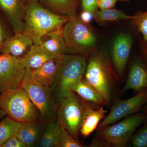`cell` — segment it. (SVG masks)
Masks as SVG:
<instances>
[{"mask_svg":"<svg viewBox=\"0 0 147 147\" xmlns=\"http://www.w3.org/2000/svg\"><path fill=\"white\" fill-rule=\"evenodd\" d=\"M70 18L50 11L37 2H30L25 9L22 33L31 38L33 44L39 45L43 36L62 28Z\"/></svg>","mask_w":147,"mask_h":147,"instance_id":"6da1fadb","label":"cell"},{"mask_svg":"<svg viewBox=\"0 0 147 147\" xmlns=\"http://www.w3.org/2000/svg\"><path fill=\"white\" fill-rule=\"evenodd\" d=\"M86 65L83 55L64 54L59 58L56 79L50 89L59 105L72 92L73 86L83 78Z\"/></svg>","mask_w":147,"mask_h":147,"instance_id":"7a4b0ae2","label":"cell"},{"mask_svg":"<svg viewBox=\"0 0 147 147\" xmlns=\"http://www.w3.org/2000/svg\"><path fill=\"white\" fill-rule=\"evenodd\" d=\"M84 75L86 81L99 93L108 105L117 78L108 55L102 52L93 54Z\"/></svg>","mask_w":147,"mask_h":147,"instance_id":"3957f363","label":"cell"},{"mask_svg":"<svg viewBox=\"0 0 147 147\" xmlns=\"http://www.w3.org/2000/svg\"><path fill=\"white\" fill-rule=\"evenodd\" d=\"M0 108L7 117L21 123L36 121L39 113L21 86L0 93Z\"/></svg>","mask_w":147,"mask_h":147,"instance_id":"277c9868","label":"cell"},{"mask_svg":"<svg viewBox=\"0 0 147 147\" xmlns=\"http://www.w3.org/2000/svg\"><path fill=\"white\" fill-rule=\"evenodd\" d=\"M65 51L73 54H86L94 50L97 39L87 24L76 14L71 16L63 28Z\"/></svg>","mask_w":147,"mask_h":147,"instance_id":"5b68a950","label":"cell"},{"mask_svg":"<svg viewBox=\"0 0 147 147\" xmlns=\"http://www.w3.org/2000/svg\"><path fill=\"white\" fill-rule=\"evenodd\" d=\"M21 86L26 91L42 119L49 122L55 121L57 108L51 90L33 79L31 69L26 65V71Z\"/></svg>","mask_w":147,"mask_h":147,"instance_id":"8992f818","label":"cell"},{"mask_svg":"<svg viewBox=\"0 0 147 147\" xmlns=\"http://www.w3.org/2000/svg\"><path fill=\"white\" fill-rule=\"evenodd\" d=\"M147 121L146 114L137 113L125 118L118 123L98 130V134L111 146L124 147L131 140L137 129Z\"/></svg>","mask_w":147,"mask_h":147,"instance_id":"52a82bcc","label":"cell"},{"mask_svg":"<svg viewBox=\"0 0 147 147\" xmlns=\"http://www.w3.org/2000/svg\"><path fill=\"white\" fill-rule=\"evenodd\" d=\"M59 105L57 112L58 120L73 138L78 140L88 104L80 100L72 92Z\"/></svg>","mask_w":147,"mask_h":147,"instance_id":"ba28073f","label":"cell"},{"mask_svg":"<svg viewBox=\"0 0 147 147\" xmlns=\"http://www.w3.org/2000/svg\"><path fill=\"white\" fill-rule=\"evenodd\" d=\"M26 65L23 58L3 54L0 56V93L21 86Z\"/></svg>","mask_w":147,"mask_h":147,"instance_id":"9c48e42d","label":"cell"},{"mask_svg":"<svg viewBox=\"0 0 147 147\" xmlns=\"http://www.w3.org/2000/svg\"><path fill=\"white\" fill-rule=\"evenodd\" d=\"M147 103V89L142 90L133 97L128 99L117 100L108 116L98 125V130L139 113Z\"/></svg>","mask_w":147,"mask_h":147,"instance_id":"30bf717a","label":"cell"},{"mask_svg":"<svg viewBox=\"0 0 147 147\" xmlns=\"http://www.w3.org/2000/svg\"><path fill=\"white\" fill-rule=\"evenodd\" d=\"M132 38L128 34H121L116 37L112 44V62L117 73L122 75L126 67L131 46Z\"/></svg>","mask_w":147,"mask_h":147,"instance_id":"8fae6325","label":"cell"},{"mask_svg":"<svg viewBox=\"0 0 147 147\" xmlns=\"http://www.w3.org/2000/svg\"><path fill=\"white\" fill-rule=\"evenodd\" d=\"M0 7L7 16L14 32L22 33L26 7L24 0H0Z\"/></svg>","mask_w":147,"mask_h":147,"instance_id":"7c38bea8","label":"cell"},{"mask_svg":"<svg viewBox=\"0 0 147 147\" xmlns=\"http://www.w3.org/2000/svg\"><path fill=\"white\" fill-rule=\"evenodd\" d=\"M144 89H147V65L137 60L131 65L123 91L131 90L139 92Z\"/></svg>","mask_w":147,"mask_h":147,"instance_id":"4fadbf2b","label":"cell"},{"mask_svg":"<svg viewBox=\"0 0 147 147\" xmlns=\"http://www.w3.org/2000/svg\"><path fill=\"white\" fill-rule=\"evenodd\" d=\"M59 58L51 60L39 68L31 70L33 79L43 86L51 89L57 76Z\"/></svg>","mask_w":147,"mask_h":147,"instance_id":"5bb4252c","label":"cell"},{"mask_svg":"<svg viewBox=\"0 0 147 147\" xmlns=\"http://www.w3.org/2000/svg\"><path fill=\"white\" fill-rule=\"evenodd\" d=\"M33 44V42L30 37L23 33H18L5 40L0 50L3 54L18 57L26 52L29 46H31Z\"/></svg>","mask_w":147,"mask_h":147,"instance_id":"9a60e30c","label":"cell"},{"mask_svg":"<svg viewBox=\"0 0 147 147\" xmlns=\"http://www.w3.org/2000/svg\"><path fill=\"white\" fill-rule=\"evenodd\" d=\"M59 58L49 53L40 45L33 44L30 51L22 58L26 65L31 69H34L39 68L48 61Z\"/></svg>","mask_w":147,"mask_h":147,"instance_id":"2e32d148","label":"cell"},{"mask_svg":"<svg viewBox=\"0 0 147 147\" xmlns=\"http://www.w3.org/2000/svg\"><path fill=\"white\" fill-rule=\"evenodd\" d=\"M107 111L102 106L94 109L88 105L86 109L84 123L80 132L84 137H88L97 127L98 124L105 117Z\"/></svg>","mask_w":147,"mask_h":147,"instance_id":"e0dca14e","label":"cell"},{"mask_svg":"<svg viewBox=\"0 0 147 147\" xmlns=\"http://www.w3.org/2000/svg\"><path fill=\"white\" fill-rule=\"evenodd\" d=\"M63 28H61L50 32L46 40H41L39 45L51 54L60 57L65 53V46L63 35Z\"/></svg>","mask_w":147,"mask_h":147,"instance_id":"ac0fdd59","label":"cell"},{"mask_svg":"<svg viewBox=\"0 0 147 147\" xmlns=\"http://www.w3.org/2000/svg\"><path fill=\"white\" fill-rule=\"evenodd\" d=\"M71 91L76 93L84 100L95 104L107 105L106 101L99 93L83 78L74 86Z\"/></svg>","mask_w":147,"mask_h":147,"instance_id":"d6986e66","label":"cell"},{"mask_svg":"<svg viewBox=\"0 0 147 147\" xmlns=\"http://www.w3.org/2000/svg\"><path fill=\"white\" fill-rule=\"evenodd\" d=\"M40 128L36 121L22 123L15 135L26 147H32L39 137Z\"/></svg>","mask_w":147,"mask_h":147,"instance_id":"ffe728a7","label":"cell"},{"mask_svg":"<svg viewBox=\"0 0 147 147\" xmlns=\"http://www.w3.org/2000/svg\"><path fill=\"white\" fill-rule=\"evenodd\" d=\"M42 3L56 13L71 17L76 14L79 0H41Z\"/></svg>","mask_w":147,"mask_h":147,"instance_id":"44dd1931","label":"cell"},{"mask_svg":"<svg viewBox=\"0 0 147 147\" xmlns=\"http://www.w3.org/2000/svg\"><path fill=\"white\" fill-rule=\"evenodd\" d=\"M61 127L58 120L50 122L43 131L37 146L58 147Z\"/></svg>","mask_w":147,"mask_h":147,"instance_id":"7402d4cb","label":"cell"},{"mask_svg":"<svg viewBox=\"0 0 147 147\" xmlns=\"http://www.w3.org/2000/svg\"><path fill=\"white\" fill-rule=\"evenodd\" d=\"M94 15V20L101 24L122 20H131L134 17L127 15L122 11L113 8L96 10Z\"/></svg>","mask_w":147,"mask_h":147,"instance_id":"603a6c76","label":"cell"},{"mask_svg":"<svg viewBox=\"0 0 147 147\" xmlns=\"http://www.w3.org/2000/svg\"><path fill=\"white\" fill-rule=\"evenodd\" d=\"M22 125L8 117L0 121V147L9 138L14 135Z\"/></svg>","mask_w":147,"mask_h":147,"instance_id":"cb8c5ba5","label":"cell"},{"mask_svg":"<svg viewBox=\"0 0 147 147\" xmlns=\"http://www.w3.org/2000/svg\"><path fill=\"white\" fill-rule=\"evenodd\" d=\"M131 20L137 30L142 34L144 41H147V11L138 12Z\"/></svg>","mask_w":147,"mask_h":147,"instance_id":"d4e9b609","label":"cell"},{"mask_svg":"<svg viewBox=\"0 0 147 147\" xmlns=\"http://www.w3.org/2000/svg\"><path fill=\"white\" fill-rule=\"evenodd\" d=\"M83 145L73 138L71 134L62 126L59 140L58 147H82Z\"/></svg>","mask_w":147,"mask_h":147,"instance_id":"484cf974","label":"cell"},{"mask_svg":"<svg viewBox=\"0 0 147 147\" xmlns=\"http://www.w3.org/2000/svg\"><path fill=\"white\" fill-rule=\"evenodd\" d=\"M130 141L132 146L147 147V121L134 134Z\"/></svg>","mask_w":147,"mask_h":147,"instance_id":"4316f807","label":"cell"},{"mask_svg":"<svg viewBox=\"0 0 147 147\" xmlns=\"http://www.w3.org/2000/svg\"><path fill=\"white\" fill-rule=\"evenodd\" d=\"M98 0H81L82 10L94 13L98 10Z\"/></svg>","mask_w":147,"mask_h":147,"instance_id":"83f0119b","label":"cell"},{"mask_svg":"<svg viewBox=\"0 0 147 147\" xmlns=\"http://www.w3.org/2000/svg\"><path fill=\"white\" fill-rule=\"evenodd\" d=\"M1 147H26V146L14 134L6 140L2 145Z\"/></svg>","mask_w":147,"mask_h":147,"instance_id":"f1b7e54d","label":"cell"},{"mask_svg":"<svg viewBox=\"0 0 147 147\" xmlns=\"http://www.w3.org/2000/svg\"><path fill=\"white\" fill-rule=\"evenodd\" d=\"M129 0H98V7L100 9L113 8L118 1L128 2Z\"/></svg>","mask_w":147,"mask_h":147,"instance_id":"f546056e","label":"cell"},{"mask_svg":"<svg viewBox=\"0 0 147 147\" xmlns=\"http://www.w3.org/2000/svg\"><path fill=\"white\" fill-rule=\"evenodd\" d=\"M94 13L88 11L83 10L79 18L82 22L88 24L91 22L94 19Z\"/></svg>","mask_w":147,"mask_h":147,"instance_id":"4dcf8cb0","label":"cell"},{"mask_svg":"<svg viewBox=\"0 0 147 147\" xmlns=\"http://www.w3.org/2000/svg\"><path fill=\"white\" fill-rule=\"evenodd\" d=\"M111 146L109 144L102 139V137L98 134L95 139H94L91 144L89 146V147H109Z\"/></svg>","mask_w":147,"mask_h":147,"instance_id":"1f68e13d","label":"cell"},{"mask_svg":"<svg viewBox=\"0 0 147 147\" xmlns=\"http://www.w3.org/2000/svg\"><path fill=\"white\" fill-rule=\"evenodd\" d=\"M5 40V33L2 24L0 22V49L3 43Z\"/></svg>","mask_w":147,"mask_h":147,"instance_id":"d6a6232c","label":"cell"},{"mask_svg":"<svg viewBox=\"0 0 147 147\" xmlns=\"http://www.w3.org/2000/svg\"><path fill=\"white\" fill-rule=\"evenodd\" d=\"M6 115V114L4 111L0 108V119L3 118Z\"/></svg>","mask_w":147,"mask_h":147,"instance_id":"836d02e7","label":"cell"},{"mask_svg":"<svg viewBox=\"0 0 147 147\" xmlns=\"http://www.w3.org/2000/svg\"><path fill=\"white\" fill-rule=\"evenodd\" d=\"M142 110H143V113H144L147 116V103L143 106Z\"/></svg>","mask_w":147,"mask_h":147,"instance_id":"e575fe53","label":"cell"},{"mask_svg":"<svg viewBox=\"0 0 147 147\" xmlns=\"http://www.w3.org/2000/svg\"><path fill=\"white\" fill-rule=\"evenodd\" d=\"M145 42H146V47H145L144 53L145 56H146V57L147 59V41H145Z\"/></svg>","mask_w":147,"mask_h":147,"instance_id":"d590c367","label":"cell"},{"mask_svg":"<svg viewBox=\"0 0 147 147\" xmlns=\"http://www.w3.org/2000/svg\"><path fill=\"white\" fill-rule=\"evenodd\" d=\"M30 2H37L38 0H30Z\"/></svg>","mask_w":147,"mask_h":147,"instance_id":"8d00e7d4","label":"cell"}]
</instances>
